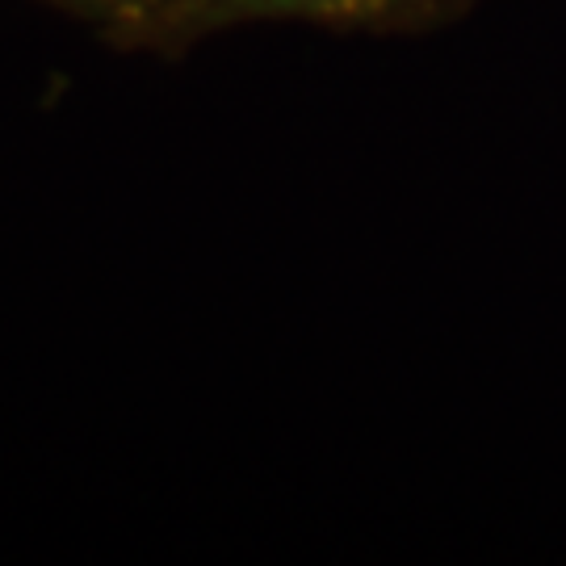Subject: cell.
<instances>
[{
    "label": "cell",
    "mask_w": 566,
    "mask_h": 566,
    "mask_svg": "<svg viewBox=\"0 0 566 566\" xmlns=\"http://www.w3.org/2000/svg\"><path fill=\"white\" fill-rule=\"evenodd\" d=\"M474 0H172L164 13L151 55L177 60L193 46L243 25H324V30H361V34H407L428 30L465 13Z\"/></svg>",
    "instance_id": "cell-1"
},
{
    "label": "cell",
    "mask_w": 566,
    "mask_h": 566,
    "mask_svg": "<svg viewBox=\"0 0 566 566\" xmlns=\"http://www.w3.org/2000/svg\"><path fill=\"white\" fill-rule=\"evenodd\" d=\"M42 4L88 25L105 46L147 51V55H151V42L160 34L164 13L172 9V0H42Z\"/></svg>",
    "instance_id": "cell-2"
}]
</instances>
